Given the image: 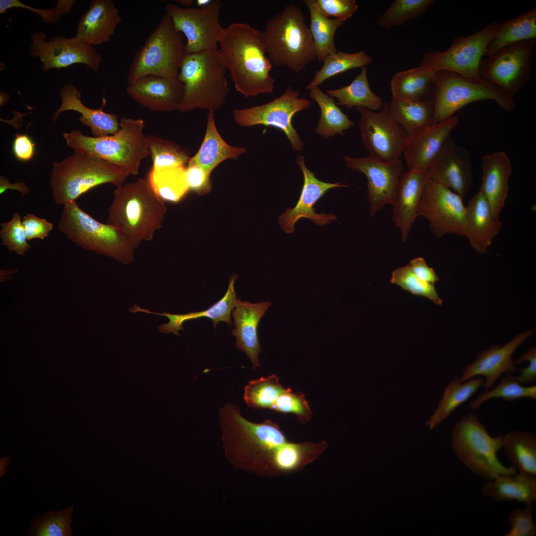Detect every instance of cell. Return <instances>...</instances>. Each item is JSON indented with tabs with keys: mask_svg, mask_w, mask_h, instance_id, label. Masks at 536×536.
<instances>
[{
	"mask_svg": "<svg viewBox=\"0 0 536 536\" xmlns=\"http://www.w3.org/2000/svg\"><path fill=\"white\" fill-rule=\"evenodd\" d=\"M303 175V185L298 201L293 208L288 207L285 212L279 216L278 222L286 233L295 231L296 222L302 218H306L319 226L337 220L334 214H318L314 208L318 200L330 189L337 187H346L349 185L340 183H327L319 180L315 176V173L306 167L303 156H299L296 161Z\"/></svg>",
	"mask_w": 536,
	"mask_h": 536,
	"instance_id": "20",
	"label": "cell"
},
{
	"mask_svg": "<svg viewBox=\"0 0 536 536\" xmlns=\"http://www.w3.org/2000/svg\"><path fill=\"white\" fill-rule=\"evenodd\" d=\"M290 388H285L274 374L252 380L244 387V399L248 406L268 408L278 412L285 404Z\"/></svg>",
	"mask_w": 536,
	"mask_h": 536,
	"instance_id": "36",
	"label": "cell"
},
{
	"mask_svg": "<svg viewBox=\"0 0 536 536\" xmlns=\"http://www.w3.org/2000/svg\"><path fill=\"white\" fill-rule=\"evenodd\" d=\"M126 92L151 111L169 112L177 110L183 96L184 86L178 77L147 75L128 84Z\"/></svg>",
	"mask_w": 536,
	"mask_h": 536,
	"instance_id": "24",
	"label": "cell"
},
{
	"mask_svg": "<svg viewBox=\"0 0 536 536\" xmlns=\"http://www.w3.org/2000/svg\"><path fill=\"white\" fill-rule=\"evenodd\" d=\"M503 435L491 436L475 413L463 415L453 425L451 446L459 460L473 474L488 481L499 475H515L516 468L506 466L498 459Z\"/></svg>",
	"mask_w": 536,
	"mask_h": 536,
	"instance_id": "6",
	"label": "cell"
},
{
	"mask_svg": "<svg viewBox=\"0 0 536 536\" xmlns=\"http://www.w3.org/2000/svg\"><path fill=\"white\" fill-rule=\"evenodd\" d=\"M210 174L197 165H187L185 177L189 190L195 191L198 195L208 193L212 189Z\"/></svg>",
	"mask_w": 536,
	"mask_h": 536,
	"instance_id": "53",
	"label": "cell"
},
{
	"mask_svg": "<svg viewBox=\"0 0 536 536\" xmlns=\"http://www.w3.org/2000/svg\"><path fill=\"white\" fill-rule=\"evenodd\" d=\"M305 16L290 4L266 23L262 31L267 54L272 64L298 73L317 59L316 50Z\"/></svg>",
	"mask_w": 536,
	"mask_h": 536,
	"instance_id": "5",
	"label": "cell"
},
{
	"mask_svg": "<svg viewBox=\"0 0 536 536\" xmlns=\"http://www.w3.org/2000/svg\"><path fill=\"white\" fill-rule=\"evenodd\" d=\"M75 2L76 0H59L56 5L60 9L64 15L69 13Z\"/></svg>",
	"mask_w": 536,
	"mask_h": 536,
	"instance_id": "60",
	"label": "cell"
},
{
	"mask_svg": "<svg viewBox=\"0 0 536 536\" xmlns=\"http://www.w3.org/2000/svg\"><path fill=\"white\" fill-rule=\"evenodd\" d=\"M372 61V57L362 50L353 53L339 51L329 55L324 59L322 67L316 73L306 89L309 90L319 87L334 76L352 69L366 67Z\"/></svg>",
	"mask_w": 536,
	"mask_h": 536,
	"instance_id": "44",
	"label": "cell"
},
{
	"mask_svg": "<svg viewBox=\"0 0 536 536\" xmlns=\"http://www.w3.org/2000/svg\"><path fill=\"white\" fill-rule=\"evenodd\" d=\"M12 151L15 157L19 161H29L34 156L35 144L26 134L17 133L13 142Z\"/></svg>",
	"mask_w": 536,
	"mask_h": 536,
	"instance_id": "57",
	"label": "cell"
},
{
	"mask_svg": "<svg viewBox=\"0 0 536 536\" xmlns=\"http://www.w3.org/2000/svg\"><path fill=\"white\" fill-rule=\"evenodd\" d=\"M496 21L466 37H455L450 46L424 54L420 66L435 72L447 71L467 78H480L479 67L488 43L498 25Z\"/></svg>",
	"mask_w": 536,
	"mask_h": 536,
	"instance_id": "12",
	"label": "cell"
},
{
	"mask_svg": "<svg viewBox=\"0 0 536 536\" xmlns=\"http://www.w3.org/2000/svg\"><path fill=\"white\" fill-rule=\"evenodd\" d=\"M22 218L19 212L14 213L11 219L0 224V237L2 244L10 251L23 255L31 246L22 225Z\"/></svg>",
	"mask_w": 536,
	"mask_h": 536,
	"instance_id": "50",
	"label": "cell"
},
{
	"mask_svg": "<svg viewBox=\"0 0 536 536\" xmlns=\"http://www.w3.org/2000/svg\"><path fill=\"white\" fill-rule=\"evenodd\" d=\"M388 104L392 116L408 136L434 124L430 98L415 101L392 99Z\"/></svg>",
	"mask_w": 536,
	"mask_h": 536,
	"instance_id": "38",
	"label": "cell"
},
{
	"mask_svg": "<svg viewBox=\"0 0 536 536\" xmlns=\"http://www.w3.org/2000/svg\"><path fill=\"white\" fill-rule=\"evenodd\" d=\"M73 506L60 512H48L40 517H35L31 522L27 535L34 536H70V527L73 521Z\"/></svg>",
	"mask_w": 536,
	"mask_h": 536,
	"instance_id": "48",
	"label": "cell"
},
{
	"mask_svg": "<svg viewBox=\"0 0 536 536\" xmlns=\"http://www.w3.org/2000/svg\"><path fill=\"white\" fill-rule=\"evenodd\" d=\"M360 114L358 125L369 155L384 161L400 159L408 136L392 116L388 103L374 111L356 107Z\"/></svg>",
	"mask_w": 536,
	"mask_h": 536,
	"instance_id": "16",
	"label": "cell"
},
{
	"mask_svg": "<svg viewBox=\"0 0 536 536\" xmlns=\"http://www.w3.org/2000/svg\"><path fill=\"white\" fill-rule=\"evenodd\" d=\"M219 414L227 459L235 467L258 475L275 477L302 471L327 448L324 441L291 442L274 422H250L231 403Z\"/></svg>",
	"mask_w": 536,
	"mask_h": 536,
	"instance_id": "1",
	"label": "cell"
},
{
	"mask_svg": "<svg viewBox=\"0 0 536 536\" xmlns=\"http://www.w3.org/2000/svg\"><path fill=\"white\" fill-rule=\"evenodd\" d=\"M434 2L433 0H395L377 22L385 28L402 25L419 17Z\"/></svg>",
	"mask_w": 536,
	"mask_h": 536,
	"instance_id": "46",
	"label": "cell"
},
{
	"mask_svg": "<svg viewBox=\"0 0 536 536\" xmlns=\"http://www.w3.org/2000/svg\"><path fill=\"white\" fill-rule=\"evenodd\" d=\"M165 8L175 28L186 39L185 53L217 49L218 38L224 28L219 19V0L204 7L182 8L168 4Z\"/></svg>",
	"mask_w": 536,
	"mask_h": 536,
	"instance_id": "15",
	"label": "cell"
},
{
	"mask_svg": "<svg viewBox=\"0 0 536 536\" xmlns=\"http://www.w3.org/2000/svg\"><path fill=\"white\" fill-rule=\"evenodd\" d=\"M8 190H16L20 192L22 196L28 193L29 189L24 181L11 183L4 176L0 177V194H3Z\"/></svg>",
	"mask_w": 536,
	"mask_h": 536,
	"instance_id": "59",
	"label": "cell"
},
{
	"mask_svg": "<svg viewBox=\"0 0 536 536\" xmlns=\"http://www.w3.org/2000/svg\"><path fill=\"white\" fill-rule=\"evenodd\" d=\"M497 398L509 402L522 398L536 400V386H524L513 378L512 374L508 373L502 377L499 383L494 388L485 390L479 395L470 403V407L477 410L486 401Z\"/></svg>",
	"mask_w": 536,
	"mask_h": 536,
	"instance_id": "47",
	"label": "cell"
},
{
	"mask_svg": "<svg viewBox=\"0 0 536 536\" xmlns=\"http://www.w3.org/2000/svg\"><path fill=\"white\" fill-rule=\"evenodd\" d=\"M183 35L166 12L129 65L128 84L147 75L178 77L185 55Z\"/></svg>",
	"mask_w": 536,
	"mask_h": 536,
	"instance_id": "11",
	"label": "cell"
},
{
	"mask_svg": "<svg viewBox=\"0 0 536 536\" xmlns=\"http://www.w3.org/2000/svg\"><path fill=\"white\" fill-rule=\"evenodd\" d=\"M326 94L336 99L337 105L348 109L362 107L374 111L380 110L384 102L371 90L368 79L367 68H361L360 73L346 86L326 91Z\"/></svg>",
	"mask_w": 536,
	"mask_h": 536,
	"instance_id": "40",
	"label": "cell"
},
{
	"mask_svg": "<svg viewBox=\"0 0 536 536\" xmlns=\"http://www.w3.org/2000/svg\"><path fill=\"white\" fill-rule=\"evenodd\" d=\"M344 159L347 167L362 172L367 178V201L371 216L375 215L387 204L394 205L399 179L403 170L400 159L384 161L369 155L358 158L344 156Z\"/></svg>",
	"mask_w": 536,
	"mask_h": 536,
	"instance_id": "19",
	"label": "cell"
},
{
	"mask_svg": "<svg viewBox=\"0 0 536 536\" xmlns=\"http://www.w3.org/2000/svg\"><path fill=\"white\" fill-rule=\"evenodd\" d=\"M59 230L78 246L128 264L134 260L136 249L119 229L102 223L84 211L76 203L63 205Z\"/></svg>",
	"mask_w": 536,
	"mask_h": 536,
	"instance_id": "9",
	"label": "cell"
},
{
	"mask_svg": "<svg viewBox=\"0 0 536 536\" xmlns=\"http://www.w3.org/2000/svg\"><path fill=\"white\" fill-rule=\"evenodd\" d=\"M436 72L419 66L396 73L390 81L392 99L421 100L430 98Z\"/></svg>",
	"mask_w": 536,
	"mask_h": 536,
	"instance_id": "34",
	"label": "cell"
},
{
	"mask_svg": "<svg viewBox=\"0 0 536 536\" xmlns=\"http://www.w3.org/2000/svg\"><path fill=\"white\" fill-rule=\"evenodd\" d=\"M533 504H525L524 509H514L509 514L507 522L509 530L503 536H534L536 527L532 517Z\"/></svg>",
	"mask_w": 536,
	"mask_h": 536,
	"instance_id": "51",
	"label": "cell"
},
{
	"mask_svg": "<svg viewBox=\"0 0 536 536\" xmlns=\"http://www.w3.org/2000/svg\"><path fill=\"white\" fill-rule=\"evenodd\" d=\"M216 52L237 92L246 98L272 93V64L266 55L262 31L244 22L232 23L219 36Z\"/></svg>",
	"mask_w": 536,
	"mask_h": 536,
	"instance_id": "2",
	"label": "cell"
},
{
	"mask_svg": "<svg viewBox=\"0 0 536 536\" xmlns=\"http://www.w3.org/2000/svg\"><path fill=\"white\" fill-rule=\"evenodd\" d=\"M237 277V274L232 275L229 278L228 287L224 296L208 309L203 311L183 314H174L165 312L160 313L142 308L136 305L131 307L129 311L132 313L142 312L167 317L169 319V322L160 325L158 327V330L162 333H172L177 335H179L178 332L180 330L184 329L183 324L185 321L201 317L211 319L215 328L217 324L220 321L225 322L232 326L231 314L235 307L236 299L234 283Z\"/></svg>",
	"mask_w": 536,
	"mask_h": 536,
	"instance_id": "31",
	"label": "cell"
},
{
	"mask_svg": "<svg viewBox=\"0 0 536 536\" xmlns=\"http://www.w3.org/2000/svg\"><path fill=\"white\" fill-rule=\"evenodd\" d=\"M484 379L481 377H472L462 382L455 376L445 388L438 408L426 422L430 429H433L446 419L458 407L477 392L483 386Z\"/></svg>",
	"mask_w": 536,
	"mask_h": 536,
	"instance_id": "37",
	"label": "cell"
},
{
	"mask_svg": "<svg viewBox=\"0 0 536 536\" xmlns=\"http://www.w3.org/2000/svg\"><path fill=\"white\" fill-rule=\"evenodd\" d=\"M46 36L36 31L31 34L32 44L29 53L38 57L42 64V69L66 68L75 64H84L95 72L98 71L102 56L91 45L77 37L66 38L61 36L46 40Z\"/></svg>",
	"mask_w": 536,
	"mask_h": 536,
	"instance_id": "17",
	"label": "cell"
},
{
	"mask_svg": "<svg viewBox=\"0 0 536 536\" xmlns=\"http://www.w3.org/2000/svg\"><path fill=\"white\" fill-rule=\"evenodd\" d=\"M213 0H197L196 3L198 7H204L210 4Z\"/></svg>",
	"mask_w": 536,
	"mask_h": 536,
	"instance_id": "62",
	"label": "cell"
},
{
	"mask_svg": "<svg viewBox=\"0 0 536 536\" xmlns=\"http://www.w3.org/2000/svg\"><path fill=\"white\" fill-rule=\"evenodd\" d=\"M322 13L326 17L345 21L351 18L358 6L355 0H316Z\"/></svg>",
	"mask_w": 536,
	"mask_h": 536,
	"instance_id": "52",
	"label": "cell"
},
{
	"mask_svg": "<svg viewBox=\"0 0 536 536\" xmlns=\"http://www.w3.org/2000/svg\"><path fill=\"white\" fill-rule=\"evenodd\" d=\"M472 169L469 152L450 136L426 173L429 179L463 199L472 185Z\"/></svg>",
	"mask_w": 536,
	"mask_h": 536,
	"instance_id": "21",
	"label": "cell"
},
{
	"mask_svg": "<svg viewBox=\"0 0 536 536\" xmlns=\"http://www.w3.org/2000/svg\"><path fill=\"white\" fill-rule=\"evenodd\" d=\"M430 98L434 110V123L445 120L465 106L474 102L490 100L506 112L515 110L516 103L498 87L482 78L462 77L454 72H436Z\"/></svg>",
	"mask_w": 536,
	"mask_h": 536,
	"instance_id": "10",
	"label": "cell"
},
{
	"mask_svg": "<svg viewBox=\"0 0 536 536\" xmlns=\"http://www.w3.org/2000/svg\"><path fill=\"white\" fill-rule=\"evenodd\" d=\"M12 8L28 9L38 14L43 22L50 24L57 23L61 16L63 15L61 10L57 5L49 9H41L26 5L19 0H0V14H4L6 11Z\"/></svg>",
	"mask_w": 536,
	"mask_h": 536,
	"instance_id": "54",
	"label": "cell"
},
{
	"mask_svg": "<svg viewBox=\"0 0 536 536\" xmlns=\"http://www.w3.org/2000/svg\"><path fill=\"white\" fill-rule=\"evenodd\" d=\"M271 305L270 301L252 303L236 298L232 311L235 326L232 330L233 335L236 337L235 345L245 353L255 370L260 366L259 354L262 351L257 332L259 323Z\"/></svg>",
	"mask_w": 536,
	"mask_h": 536,
	"instance_id": "25",
	"label": "cell"
},
{
	"mask_svg": "<svg viewBox=\"0 0 536 536\" xmlns=\"http://www.w3.org/2000/svg\"><path fill=\"white\" fill-rule=\"evenodd\" d=\"M536 39V7L498 24L486 51L487 57L515 43Z\"/></svg>",
	"mask_w": 536,
	"mask_h": 536,
	"instance_id": "35",
	"label": "cell"
},
{
	"mask_svg": "<svg viewBox=\"0 0 536 536\" xmlns=\"http://www.w3.org/2000/svg\"><path fill=\"white\" fill-rule=\"evenodd\" d=\"M226 70L216 50L186 53L178 75L183 84L184 94L177 110L219 109L229 93Z\"/></svg>",
	"mask_w": 536,
	"mask_h": 536,
	"instance_id": "7",
	"label": "cell"
},
{
	"mask_svg": "<svg viewBox=\"0 0 536 536\" xmlns=\"http://www.w3.org/2000/svg\"><path fill=\"white\" fill-rule=\"evenodd\" d=\"M119 127L114 134L104 136H87L79 130L63 133L62 135L67 145L75 152L96 157L130 175H137L141 161L149 155L144 121L122 117Z\"/></svg>",
	"mask_w": 536,
	"mask_h": 536,
	"instance_id": "4",
	"label": "cell"
},
{
	"mask_svg": "<svg viewBox=\"0 0 536 536\" xmlns=\"http://www.w3.org/2000/svg\"><path fill=\"white\" fill-rule=\"evenodd\" d=\"M309 96L317 102L320 108L321 115L316 132L324 138L327 139L335 134L344 135V131L354 125L334 98L323 92L319 87L310 89Z\"/></svg>",
	"mask_w": 536,
	"mask_h": 536,
	"instance_id": "42",
	"label": "cell"
},
{
	"mask_svg": "<svg viewBox=\"0 0 536 536\" xmlns=\"http://www.w3.org/2000/svg\"><path fill=\"white\" fill-rule=\"evenodd\" d=\"M310 14L309 29L317 53V59L322 62L329 55L337 51L334 42V36L337 29L344 21L336 18H330L320 10L316 0H304Z\"/></svg>",
	"mask_w": 536,
	"mask_h": 536,
	"instance_id": "41",
	"label": "cell"
},
{
	"mask_svg": "<svg viewBox=\"0 0 536 536\" xmlns=\"http://www.w3.org/2000/svg\"><path fill=\"white\" fill-rule=\"evenodd\" d=\"M536 39L511 44L482 60L480 77L514 99L529 81Z\"/></svg>",
	"mask_w": 536,
	"mask_h": 536,
	"instance_id": "13",
	"label": "cell"
},
{
	"mask_svg": "<svg viewBox=\"0 0 536 536\" xmlns=\"http://www.w3.org/2000/svg\"><path fill=\"white\" fill-rule=\"evenodd\" d=\"M129 175L121 168L101 159L75 152L53 164L50 184L55 203L63 205L75 201L100 185L111 183L118 187L124 184Z\"/></svg>",
	"mask_w": 536,
	"mask_h": 536,
	"instance_id": "8",
	"label": "cell"
},
{
	"mask_svg": "<svg viewBox=\"0 0 536 536\" xmlns=\"http://www.w3.org/2000/svg\"><path fill=\"white\" fill-rule=\"evenodd\" d=\"M528 361L529 365L526 367L516 368L520 375H513V378L520 384H527L536 381V347L534 346L516 360L515 364H518L524 361Z\"/></svg>",
	"mask_w": 536,
	"mask_h": 536,
	"instance_id": "56",
	"label": "cell"
},
{
	"mask_svg": "<svg viewBox=\"0 0 536 536\" xmlns=\"http://www.w3.org/2000/svg\"><path fill=\"white\" fill-rule=\"evenodd\" d=\"M390 283L398 285L413 295L425 297L437 305L442 304L443 301L438 296L434 285L418 278L411 270L409 264L394 270L392 273Z\"/></svg>",
	"mask_w": 536,
	"mask_h": 536,
	"instance_id": "49",
	"label": "cell"
},
{
	"mask_svg": "<svg viewBox=\"0 0 536 536\" xmlns=\"http://www.w3.org/2000/svg\"><path fill=\"white\" fill-rule=\"evenodd\" d=\"M502 223L496 218L482 192L474 194L466 206L465 236L480 254L486 253L499 234Z\"/></svg>",
	"mask_w": 536,
	"mask_h": 536,
	"instance_id": "26",
	"label": "cell"
},
{
	"mask_svg": "<svg viewBox=\"0 0 536 536\" xmlns=\"http://www.w3.org/2000/svg\"><path fill=\"white\" fill-rule=\"evenodd\" d=\"M121 20L112 0H93L80 18L75 36L93 46L108 42Z\"/></svg>",
	"mask_w": 536,
	"mask_h": 536,
	"instance_id": "29",
	"label": "cell"
},
{
	"mask_svg": "<svg viewBox=\"0 0 536 536\" xmlns=\"http://www.w3.org/2000/svg\"><path fill=\"white\" fill-rule=\"evenodd\" d=\"M409 265L413 273L421 280L434 285L439 280L434 269L427 265L424 258L413 259Z\"/></svg>",
	"mask_w": 536,
	"mask_h": 536,
	"instance_id": "58",
	"label": "cell"
},
{
	"mask_svg": "<svg viewBox=\"0 0 536 536\" xmlns=\"http://www.w3.org/2000/svg\"><path fill=\"white\" fill-rule=\"evenodd\" d=\"M298 90L289 86L279 97L265 104L250 108L235 109L234 121L242 127L258 125L271 126L282 131L290 142L294 151H302L303 143L292 124V120L298 112L311 106V102L299 97Z\"/></svg>",
	"mask_w": 536,
	"mask_h": 536,
	"instance_id": "14",
	"label": "cell"
},
{
	"mask_svg": "<svg viewBox=\"0 0 536 536\" xmlns=\"http://www.w3.org/2000/svg\"><path fill=\"white\" fill-rule=\"evenodd\" d=\"M147 139L152 169L187 165L191 158L189 149L154 135H147Z\"/></svg>",
	"mask_w": 536,
	"mask_h": 536,
	"instance_id": "45",
	"label": "cell"
},
{
	"mask_svg": "<svg viewBox=\"0 0 536 536\" xmlns=\"http://www.w3.org/2000/svg\"><path fill=\"white\" fill-rule=\"evenodd\" d=\"M463 199L449 188L428 179L422 192L418 216L427 219L431 231L438 237L447 233L465 236L466 206Z\"/></svg>",
	"mask_w": 536,
	"mask_h": 536,
	"instance_id": "18",
	"label": "cell"
},
{
	"mask_svg": "<svg viewBox=\"0 0 536 536\" xmlns=\"http://www.w3.org/2000/svg\"><path fill=\"white\" fill-rule=\"evenodd\" d=\"M16 270H0V277L2 280H5L8 277H10L11 275L13 274Z\"/></svg>",
	"mask_w": 536,
	"mask_h": 536,
	"instance_id": "61",
	"label": "cell"
},
{
	"mask_svg": "<svg viewBox=\"0 0 536 536\" xmlns=\"http://www.w3.org/2000/svg\"><path fill=\"white\" fill-rule=\"evenodd\" d=\"M61 104L54 112L52 119L56 120L60 113L65 111H75L81 116L80 122L88 126L94 137L112 135L119 129V121L115 114L104 112L103 108L106 100L103 98L102 104L98 109H92L85 106L81 101L78 89L71 84L64 85L60 90Z\"/></svg>",
	"mask_w": 536,
	"mask_h": 536,
	"instance_id": "28",
	"label": "cell"
},
{
	"mask_svg": "<svg viewBox=\"0 0 536 536\" xmlns=\"http://www.w3.org/2000/svg\"><path fill=\"white\" fill-rule=\"evenodd\" d=\"M482 168L479 190L487 199L494 217L499 219L507 198L511 162L505 152L497 151L483 157Z\"/></svg>",
	"mask_w": 536,
	"mask_h": 536,
	"instance_id": "30",
	"label": "cell"
},
{
	"mask_svg": "<svg viewBox=\"0 0 536 536\" xmlns=\"http://www.w3.org/2000/svg\"><path fill=\"white\" fill-rule=\"evenodd\" d=\"M166 212L164 201L147 180L140 178L114 190L107 223L122 231L136 249L142 242L153 239L162 227Z\"/></svg>",
	"mask_w": 536,
	"mask_h": 536,
	"instance_id": "3",
	"label": "cell"
},
{
	"mask_svg": "<svg viewBox=\"0 0 536 536\" xmlns=\"http://www.w3.org/2000/svg\"><path fill=\"white\" fill-rule=\"evenodd\" d=\"M482 494L497 502L516 500L533 504L536 501V476L520 472L499 475L483 485Z\"/></svg>",
	"mask_w": 536,
	"mask_h": 536,
	"instance_id": "33",
	"label": "cell"
},
{
	"mask_svg": "<svg viewBox=\"0 0 536 536\" xmlns=\"http://www.w3.org/2000/svg\"><path fill=\"white\" fill-rule=\"evenodd\" d=\"M428 179L426 172L409 170L402 172L399 179L396 201L392 209L393 219L400 230L403 242L406 241L418 216L422 192Z\"/></svg>",
	"mask_w": 536,
	"mask_h": 536,
	"instance_id": "27",
	"label": "cell"
},
{
	"mask_svg": "<svg viewBox=\"0 0 536 536\" xmlns=\"http://www.w3.org/2000/svg\"><path fill=\"white\" fill-rule=\"evenodd\" d=\"M502 448L520 473L536 476V435L514 430L503 435Z\"/></svg>",
	"mask_w": 536,
	"mask_h": 536,
	"instance_id": "39",
	"label": "cell"
},
{
	"mask_svg": "<svg viewBox=\"0 0 536 536\" xmlns=\"http://www.w3.org/2000/svg\"><path fill=\"white\" fill-rule=\"evenodd\" d=\"M22 223L28 241L35 239H44L48 237L53 228L51 222L32 213L25 215L22 218Z\"/></svg>",
	"mask_w": 536,
	"mask_h": 536,
	"instance_id": "55",
	"label": "cell"
},
{
	"mask_svg": "<svg viewBox=\"0 0 536 536\" xmlns=\"http://www.w3.org/2000/svg\"><path fill=\"white\" fill-rule=\"evenodd\" d=\"M184 165L166 167L149 172L147 181L155 193L164 201L176 203L189 190Z\"/></svg>",
	"mask_w": 536,
	"mask_h": 536,
	"instance_id": "43",
	"label": "cell"
},
{
	"mask_svg": "<svg viewBox=\"0 0 536 536\" xmlns=\"http://www.w3.org/2000/svg\"><path fill=\"white\" fill-rule=\"evenodd\" d=\"M214 112L209 111L203 140L187 165H198L210 174L224 160L237 159L246 152L245 147L232 146L222 138L216 126Z\"/></svg>",
	"mask_w": 536,
	"mask_h": 536,
	"instance_id": "32",
	"label": "cell"
},
{
	"mask_svg": "<svg viewBox=\"0 0 536 536\" xmlns=\"http://www.w3.org/2000/svg\"><path fill=\"white\" fill-rule=\"evenodd\" d=\"M458 123L454 115L408 136L403 150L408 170L426 172Z\"/></svg>",
	"mask_w": 536,
	"mask_h": 536,
	"instance_id": "22",
	"label": "cell"
},
{
	"mask_svg": "<svg viewBox=\"0 0 536 536\" xmlns=\"http://www.w3.org/2000/svg\"><path fill=\"white\" fill-rule=\"evenodd\" d=\"M534 333L528 330L517 335L503 346L493 345L480 351L476 360L466 366L460 377L464 382L476 376L485 378L483 388L490 389L503 373L516 371L513 354L519 345Z\"/></svg>",
	"mask_w": 536,
	"mask_h": 536,
	"instance_id": "23",
	"label": "cell"
},
{
	"mask_svg": "<svg viewBox=\"0 0 536 536\" xmlns=\"http://www.w3.org/2000/svg\"><path fill=\"white\" fill-rule=\"evenodd\" d=\"M176 1L184 6H187L188 7H190V6H191V5L194 2V0H176Z\"/></svg>",
	"mask_w": 536,
	"mask_h": 536,
	"instance_id": "63",
	"label": "cell"
}]
</instances>
